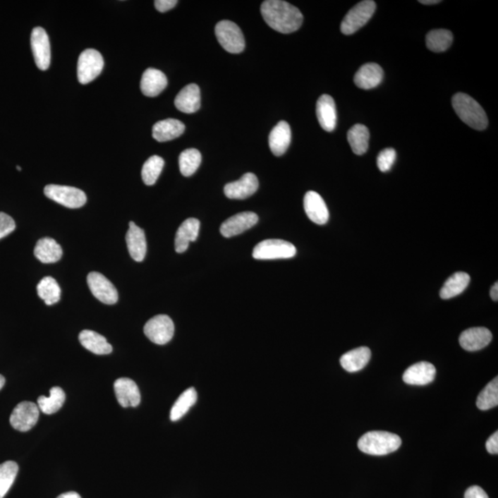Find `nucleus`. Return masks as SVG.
Listing matches in <instances>:
<instances>
[{"mask_svg":"<svg viewBox=\"0 0 498 498\" xmlns=\"http://www.w3.org/2000/svg\"><path fill=\"white\" fill-rule=\"evenodd\" d=\"M464 498H489L484 489L473 485L467 489L464 494Z\"/></svg>","mask_w":498,"mask_h":498,"instance_id":"42","label":"nucleus"},{"mask_svg":"<svg viewBox=\"0 0 498 498\" xmlns=\"http://www.w3.org/2000/svg\"><path fill=\"white\" fill-rule=\"evenodd\" d=\"M396 151L394 149L389 148L383 150L377 156V164L381 172H388L391 169L393 164L396 160Z\"/></svg>","mask_w":498,"mask_h":498,"instance_id":"40","label":"nucleus"},{"mask_svg":"<svg viewBox=\"0 0 498 498\" xmlns=\"http://www.w3.org/2000/svg\"><path fill=\"white\" fill-rule=\"evenodd\" d=\"M292 132L289 124L280 121L272 128L269 137V149L275 156H281L289 148Z\"/></svg>","mask_w":498,"mask_h":498,"instance_id":"23","label":"nucleus"},{"mask_svg":"<svg viewBox=\"0 0 498 498\" xmlns=\"http://www.w3.org/2000/svg\"><path fill=\"white\" fill-rule=\"evenodd\" d=\"M401 437L385 431H372L365 434L358 441L360 451L369 455L391 454L400 448Z\"/></svg>","mask_w":498,"mask_h":498,"instance_id":"3","label":"nucleus"},{"mask_svg":"<svg viewBox=\"0 0 498 498\" xmlns=\"http://www.w3.org/2000/svg\"><path fill=\"white\" fill-rule=\"evenodd\" d=\"M260 11L266 23L281 34L297 31L304 19L298 8L281 0H267L261 4Z\"/></svg>","mask_w":498,"mask_h":498,"instance_id":"1","label":"nucleus"},{"mask_svg":"<svg viewBox=\"0 0 498 498\" xmlns=\"http://www.w3.org/2000/svg\"><path fill=\"white\" fill-rule=\"evenodd\" d=\"M65 400L64 391L59 387H54L50 389L49 397L40 396L38 398L37 406L42 413H46V415H53L61 409Z\"/></svg>","mask_w":498,"mask_h":498,"instance_id":"32","label":"nucleus"},{"mask_svg":"<svg viewBox=\"0 0 498 498\" xmlns=\"http://www.w3.org/2000/svg\"><path fill=\"white\" fill-rule=\"evenodd\" d=\"M31 46L35 64L39 70H48L51 62L49 37H48L47 32L41 27H36L32 30Z\"/></svg>","mask_w":498,"mask_h":498,"instance_id":"12","label":"nucleus"},{"mask_svg":"<svg viewBox=\"0 0 498 498\" xmlns=\"http://www.w3.org/2000/svg\"><path fill=\"white\" fill-rule=\"evenodd\" d=\"M164 166V159L160 156L154 155L150 157L143 164L142 176L144 184L154 185Z\"/></svg>","mask_w":498,"mask_h":498,"instance_id":"37","label":"nucleus"},{"mask_svg":"<svg viewBox=\"0 0 498 498\" xmlns=\"http://www.w3.org/2000/svg\"><path fill=\"white\" fill-rule=\"evenodd\" d=\"M259 221V216L255 212H245L228 218L221 224L220 231L224 238H233L250 229Z\"/></svg>","mask_w":498,"mask_h":498,"instance_id":"13","label":"nucleus"},{"mask_svg":"<svg viewBox=\"0 0 498 498\" xmlns=\"http://www.w3.org/2000/svg\"><path fill=\"white\" fill-rule=\"evenodd\" d=\"M437 370L434 365L428 362H420L411 365L403 374V381L409 385L425 386L433 382Z\"/></svg>","mask_w":498,"mask_h":498,"instance_id":"17","label":"nucleus"},{"mask_svg":"<svg viewBox=\"0 0 498 498\" xmlns=\"http://www.w3.org/2000/svg\"><path fill=\"white\" fill-rule=\"evenodd\" d=\"M470 281V277L468 273L463 272L454 273L446 281L442 289L440 290L441 298L451 299L461 295L469 285Z\"/></svg>","mask_w":498,"mask_h":498,"instance_id":"30","label":"nucleus"},{"mask_svg":"<svg viewBox=\"0 0 498 498\" xmlns=\"http://www.w3.org/2000/svg\"><path fill=\"white\" fill-rule=\"evenodd\" d=\"M126 241L132 259L137 262H142L145 259L147 251L145 233L134 221L130 223Z\"/></svg>","mask_w":498,"mask_h":498,"instance_id":"20","label":"nucleus"},{"mask_svg":"<svg viewBox=\"0 0 498 498\" xmlns=\"http://www.w3.org/2000/svg\"><path fill=\"white\" fill-rule=\"evenodd\" d=\"M58 498H82V497L76 492H68V493L60 494Z\"/></svg>","mask_w":498,"mask_h":498,"instance_id":"46","label":"nucleus"},{"mask_svg":"<svg viewBox=\"0 0 498 498\" xmlns=\"http://www.w3.org/2000/svg\"><path fill=\"white\" fill-rule=\"evenodd\" d=\"M114 389L119 403L122 407H137L140 403L139 387L133 380L128 377H121L114 383Z\"/></svg>","mask_w":498,"mask_h":498,"instance_id":"15","label":"nucleus"},{"mask_svg":"<svg viewBox=\"0 0 498 498\" xmlns=\"http://www.w3.org/2000/svg\"><path fill=\"white\" fill-rule=\"evenodd\" d=\"M498 404V379L491 381L477 398L476 405L478 409L487 411L497 407Z\"/></svg>","mask_w":498,"mask_h":498,"instance_id":"38","label":"nucleus"},{"mask_svg":"<svg viewBox=\"0 0 498 498\" xmlns=\"http://www.w3.org/2000/svg\"><path fill=\"white\" fill-rule=\"evenodd\" d=\"M35 255L41 262L56 263L62 257L63 250L56 240L44 238L35 245Z\"/></svg>","mask_w":498,"mask_h":498,"instance_id":"29","label":"nucleus"},{"mask_svg":"<svg viewBox=\"0 0 498 498\" xmlns=\"http://www.w3.org/2000/svg\"><path fill=\"white\" fill-rule=\"evenodd\" d=\"M16 228V224L10 215L0 212V239L10 235Z\"/></svg>","mask_w":498,"mask_h":498,"instance_id":"41","label":"nucleus"},{"mask_svg":"<svg viewBox=\"0 0 498 498\" xmlns=\"http://www.w3.org/2000/svg\"><path fill=\"white\" fill-rule=\"evenodd\" d=\"M317 118L324 130L331 132L337 125V111L331 95H321L317 102Z\"/></svg>","mask_w":498,"mask_h":498,"instance_id":"19","label":"nucleus"},{"mask_svg":"<svg viewBox=\"0 0 498 498\" xmlns=\"http://www.w3.org/2000/svg\"><path fill=\"white\" fill-rule=\"evenodd\" d=\"M178 3L176 0H156L154 6L158 11L166 12L175 8Z\"/></svg>","mask_w":498,"mask_h":498,"instance_id":"43","label":"nucleus"},{"mask_svg":"<svg viewBox=\"0 0 498 498\" xmlns=\"http://www.w3.org/2000/svg\"><path fill=\"white\" fill-rule=\"evenodd\" d=\"M493 335L487 328H470L460 336V344L468 352L484 349L491 343Z\"/></svg>","mask_w":498,"mask_h":498,"instance_id":"18","label":"nucleus"},{"mask_svg":"<svg viewBox=\"0 0 498 498\" xmlns=\"http://www.w3.org/2000/svg\"><path fill=\"white\" fill-rule=\"evenodd\" d=\"M79 340L85 349L95 355L104 356L112 353L113 348L111 344L103 335L97 332L84 329L80 333Z\"/></svg>","mask_w":498,"mask_h":498,"instance_id":"27","label":"nucleus"},{"mask_svg":"<svg viewBox=\"0 0 498 498\" xmlns=\"http://www.w3.org/2000/svg\"><path fill=\"white\" fill-rule=\"evenodd\" d=\"M87 283L92 295L99 301L107 305H114L118 302L119 293L115 285L99 272H91L87 277Z\"/></svg>","mask_w":498,"mask_h":498,"instance_id":"11","label":"nucleus"},{"mask_svg":"<svg viewBox=\"0 0 498 498\" xmlns=\"http://www.w3.org/2000/svg\"><path fill=\"white\" fill-rule=\"evenodd\" d=\"M37 293L39 297L43 299L46 305H55L60 300L61 289H60L58 281L52 277H44L42 279L37 285Z\"/></svg>","mask_w":498,"mask_h":498,"instance_id":"34","label":"nucleus"},{"mask_svg":"<svg viewBox=\"0 0 498 498\" xmlns=\"http://www.w3.org/2000/svg\"><path fill=\"white\" fill-rule=\"evenodd\" d=\"M143 331L144 334L152 343L164 345L172 340L175 325L166 315H157L145 324Z\"/></svg>","mask_w":498,"mask_h":498,"instance_id":"9","label":"nucleus"},{"mask_svg":"<svg viewBox=\"0 0 498 498\" xmlns=\"http://www.w3.org/2000/svg\"><path fill=\"white\" fill-rule=\"evenodd\" d=\"M104 66L100 52L95 49H86L80 54L78 60V79L83 85L88 84L101 74Z\"/></svg>","mask_w":498,"mask_h":498,"instance_id":"8","label":"nucleus"},{"mask_svg":"<svg viewBox=\"0 0 498 498\" xmlns=\"http://www.w3.org/2000/svg\"><path fill=\"white\" fill-rule=\"evenodd\" d=\"M453 35L445 29L433 30L427 35V47L433 52H444L451 46Z\"/></svg>","mask_w":498,"mask_h":498,"instance_id":"35","label":"nucleus"},{"mask_svg":"<svg viewBox=\"0 0 498 498\" xmlns=\"http://www.w3.org/2000/svg\"><path fill=\"white\" fill-rule=\"evenodd\" d=\"M5 385V377L0 375V389L3 388Z\"/></svg>","mask_w":498,"mask_h":498,"instance_id":"48","label":"nucleus"},{"mask_svg":"<svg viewBox=\"0 0 498 498\" xmlns=\"http://www.w3.org/2000/svg\"><path fill=\"white\" fill-rule=\"evenodd\" d=\"M19 472V466L15 461H6L0 464V498H3L10 490Z\"/></svg>","mask_w":498,"mask_h":498,"instance_id":"39","label":"nucleus"},{"mask_svg":"<svg viewBox=\"0 0 498 498\" xmlns=\"http://www.w3.org/2000/svg\"><path fill=\"white\" fill-rule=\"evenodd\" d=\"M175 106L183 113H196L200 107V87L195 83L184 87L175 99Z\"/></svg>","mask_w":498,"mask_h":498,"instance_id":"24","label":"nucleus"},{"mask_svg":"<svg viewBox=\"0 0 498 498\" xmlns=\"http://www.w3.org/2000/svg\"><path fill=\"white\" fill-rule=\"evenodd\" d=\"M452 106L465 124L476 130H484L488 126L487 114L475 99L461 92L453 96Z\"/></svg>","mask_w":498,"mask_h":498,"instance_id":"2","label":"nucleus"},{"mask_svg":"<svg viewBox=\"0 0 498 498\" xmlns=\"http://www.w3.org/2000/svg\"><path fill=\"white\" fill-rule=\"evenodd\" d=\"M166 74L155 68H147L140 80V90L148 97H155L161 94L167 86Z\"/></svg>","mask_w":498,"mask_h":498,"instance_id":"22","label":"nucleus"},{"mask_svg":"<svg viewBox=\"0 0 498 498\" xmlns=\"http://www.w3.org/2000/svg\"><path fill=\"white\" fill-rule=\"evenodd\" d=\"M296 254L295 245L281 239L264 240L253 250L254 259L260 260L291 259Z\"/></svg>","mask_w":498,"mask_h":498,"instance_id":"5","label":"nucleus"},{"mask_svg":"<svg viewBox=\"0 0 498 498\" xmlns=\"http://www.w3.org/2000/svg\"><path fill=\"white\" fill-rule=\"evenodd\" d=\"M198 400L196 389L194 388L188 389L179 396L178 401L173 405L171 409V421L175 422L181 419L190 411Z\"/></svg>","mask_w":498,"mask_h":498,"instance_id":"33","label":"nucleus"},{"mask_svg":"<svg viewBox=\"0 0 498 498\" xmlns=\"http://www.w3.org/2000/svg\"><path fill=\"white\" fill-rule=\"evenodd\" d=\"M369 130L365 126L356 124L348 131L347 139L353 154L362 155L368 152L369 146Z\"/></svg>","mask_w":498,"mask_h":498,"instance_id":"31","label":"nucleus"},{"mask_svg":"<svg viewBox=\"0 0 498 498\" xmlns=\"http://www.w3.org/2000/svg\"><path fill=\"white\" fill-rule=\"evenodd\" d=\"M371 358V351L368 347H359L344 353L341 357V365L345 370L353 373L362 370Z\"/></svg>","mask_w":498,"mask_h":498,"instance_id":"28","label":"nucleus"},{"mask_svg":"<svg viewBox=\"0 0 498 498\" xmlns=\"http://www.w3.org/2000/svg\"><path fill=\"white\" fill-rule=\"evenodd\" d=\"M304 208L308 217L313 223L323 226L328 223L329 214L325 202L319 193L308 191L304 198Z\"/></svg>","mask_w":498,"mask_h":498,"instance_id":"16","label":"nucleus"},{"mask_svg":"<svg viewBox=\"0 0 498 498\" xmlns=\"http://www.w3.org/2000/svg\"><path fill=\"white\" fill-rule=\"evenodd\" d=\"M44 192L48 199L67 208H80L87 202L86 195L83 190L68 186L48 185Z\"/></svg>","mask_w":498,"mask_h":498,"instance_id":"7","label":"nucleus"},{"mask_svg":"<svg viewBox=\"0 0 498 498\" xmlns=\"http://www.w3.org/2000/svg\"><path fill=\"white\" fill-rule=\"evenodd\" d=\"M259 188V179L253 173H247L238 181L228 183L224 187V194L232 200H245L256 193Z\"/></svg>","mask_w":498,"mask_h":498,"instance_id":"14","label":"nucleus"},{"mask_svg":"<svg viewBox=\"0 0 498 498\" xmlns=\"http://www.w3.org/2000/svg\"><path fill=\"white\" fill-rule=\"evenodd\" d=\"M376 8V3L372 0H365V1L358 3L344 17L343 23L341 24V32L345 35L355 34L371 19Z\"/></svg>","mask_w":498,"mask_h":498,"instance_id":"6","label":"nucleus"},{"mask_svg":"<svg viewBox=\"0 0 498 498\" xmlns=\"http://www.w3.org/2000/svg\"><path fill=\"white\" fill-rule=\"evenodd\" d=\"M383 76L384 72L379 65L376 63H368L356 72L353 82L360 89L370 90L376 88L382 83Z\"/></svg>","mask_w":498,"mask_h":498,"instance_id":"21","label":"nucleus"},{"mask_svg":"<svg viewBox=\"0 0 498 498\" xmlns=\"http://www.w3.org/2000/svg\"><path fill=\"white\" fill-rule=\"evenodd\" d=\"M487 451L490 454H498V432H494L493 435L487 441L485 444Z\"/></svg>","mask_w":498,"mask_h":498,"instance_id":"44","label":"nucleus"},{"mask_svg":"<svg viewBox=\"0 0 498 498\" xmlns=\"http://www.w3.org/2000/svg\"><path fill=\"white\" fill-rule=\"evenodd\" d=\"M215 35L219 44L231 54L242 53L245 49L244 35L238 24L231 20H221L216 24Z\"/></svg>","mask_w":498,"mask_h":498,"instance_id":"4","label":"nucleus"},{"mask_svg":"<svg viewBox=\"0 0 498 498\" xmlns=\"http://www.w3.org/2000/svg\"><path fill=\"white\" fill-rule=\"evenodd\" d=\"M419 2L424 5H434L439 4L441 1H439V0H421Z\"/></svg>","mask_w":498,"mask_h":498,"instance_id":"47","label":"nucleus"},{"mask_svg":"<svg viewBox=\"0 0 498 498\" xmlns=\"http://www.w3.org/2000/svg\"><path fill=\"white\" fill-rule=\"evenodd\" d=\"M17 170L22 171V168H20V166H17Z\"/></svg>","mask_w":498,"mask_h":498,"instance_id":"49","label":"nucleus"},{"mask_svg":"<svg viewBox=\"0 0 498 498\" xmlns=\"http://www.w3.org/2000/svg\"><path fill=\"white\" fill-rule=\"evenodd\" d=\"M200 223L196 218H188L179 226L175 239L176 251L184 253L190 242L196 241L199 236Z\"/></svg>","mask_w":498,"mask_h":498,"instance_id":"25","label":"nucleus"},{"mask_svg":"<svg viewBox=\"0 0 498 498\" xmlns=\"http://www.w3.org/2000/svg\"><path fill=\"white\" fill-rule=\"evenodd\" d=\"M490 296H491V298L493 299V301L497 302V299H498V284L497 283L494 284L493 285V287H492Z\"/></svg>","mask_w":498,"mask_h":498,"instance_id":"45","label":"nucleus"},{"mask_svg":"<svg viewBox=\"0 0 498 498\" xmlns=\"http://www.w3.org/2000/svg\"><path fill=\"white\" fill-rule=\"evenodd\" d=\"M40 410L37 405L31 401H23L14 408L10 423L11 427L20 432L31 430L39 419Z\"/></svg>","mask_w":498,"mask_h":498,"instance_id":"10","label":"nucleus"},{"mask_svg":"<svg viewBox=\"0 0 498 498\" xmlns=\"http://www.w3.org/2000/svg\"><path fill=\"white\" fill-rule=\"evenodd\" d=\"M185 131V125L178 119L162 120L152 128V137L159 142H169L181 136Z\"/></svg>","mask_w":498,"mask_h":498,"instance_id":"26","label":"nucleus"},{"mask_svg":"<svg viewBox=\"0 0 498 498\" xmlns=\"http://www.w3.org/2000/svg\"><path fill=\"white\" fill-rule=\"evenodd\" d=\"M202 154L196 149H188L179 156V169L184 176H190L202 164Z\"/></svg>","mask_w":498,"mask_h":498,"instance_id":"36","label":"nucleus"}]
</instances>
